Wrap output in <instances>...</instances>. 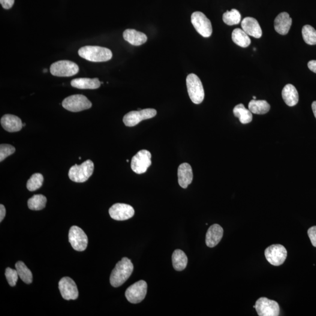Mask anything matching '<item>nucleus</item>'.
I'll return each mask as SVG.
<instances>
[{"label": "nucleus", "mask_w": 316, "mask_h": 316, "mask_svg": "<svg viewBox=\"0 0 316 316\" xmlns=\"http://www.w3.org/2000/svg\"><path fill=\"white\" fill-rule=\"evenodd\" d=\"M134 270V266L128 258H123L116 264L111 273L110 281L111 286L118 288L124 284L130 277Z\"/></svg>", "instance_id": "1"}, {"label": "nucleus", "mask_w": 316, "mask_h": 316, "mask_svg": "<svg viewBox=\"0 0 316 316\" xmlns=\"http://www.w3.org/2000/svg\"><path fill=\"white\" fill-rule=\"evenodd\" d=\"M79 55L87 61L93 62H103L112 58V52L108 48L98 46H86L78 51Z\"/></svg>", "instance_id": "2"}, {"label": "nucleus", "mask_w": 316, "mask_h": 316, "mask_svg": "<svg viewBox=\"0 0 316 316\" xmlns=\"http://www.w3.org/2000/svg\"><path fill=\"white\" fill-rule=\"evenodd\" d=\"M94 168V164L90 159L84 162L80 165H74L69 170V178L74 182H86L92 175Z\"/></svg>", "instance_id": "3"}, {"label": "nucleus", "mask_w": 316, "mask_h": 316, "mask_svg": "<svg viewBox=\"0 0 316 316\" xmlns=\"http://www.w3.org/2000/svg\"><path fill=\"white\" fill-rule=\"evenodd\" d=\"M186 85L190 98L193 103L199 104L204 98V90L202 83L196 74L191 73L186 78Z\"/></svg>", "instance_id": "4"}, {"label": "nucleus", "mask_w": 316, "mask_h": 316, "mask_svg": "<svg viewBox=\"0 0 316 316\" xmlns=\"http://www.w3.org/2000/svg\"><path fill=\"white\" fill-rule=\"evenodd\" d=\"M62 106L72 112H79L89 109L92 103L86 96L82 95H75L69 96L62 101Z\"/></svg>", "instance_id": "5"}, {"label": "nucleus", "mask_w": 316, "mask_h": 316, "mask_svg": "<svg viewBox=\"0 0 316 316\" xmlns=\"http://www.w3.org/2000/svg\"><path fill=\"white\" fill-rule=\"evenodd\" d=\"M79 66L73 62L59 61L50 66L51 74L58 77H71L79 72Z\"/></svg>", "instance_id": "6"}, {"label": "nucleus", "mask_w": 316, "mask_h": 316, "mask_svg": "<svg viewBox=\"0 0 316 316\" xmlns=\"http://www.w3.org/2000/svg\"><path fill=\"white\" fill-rule=\"evenodd\" d=\"M191 22L197 32L203 37H210L212 34V23L203 13L194 12L191 16Z\"/></svg>", "instance_id": "7"}, {"label": "nucleus", "mask_w": 316, "mask_h": 316, "mask_svg": "<svg viewBox=\"0 0 316 316\" xmlns=\"http://www.w3.org/2000/svg\"><path fill=\"white\" fill-rule=\"evenodd\" d=\"M157 112L153 108H146V109L138 111H132L125 114L123 118V122L127 126H134L139 124L143 120L150 119L154 117Z\"/></svg>", "instance_id": "8"}, {"label": "nucleus", "mask_w": 316, "mask_h": 316, "mask_svg": "<svg viewBox=\"0 0 316 316\" xmlns=\"http://www.w3.org/2000/svg\"><path fill=\"white\" fill-rule=\"evenodd\" d=\"M151 164V154L148 150L143 149L133 156L131 167L135 173L143 174L146 172Z\"/></svg>", "instance_id": "9"}, {"label": "nucleus", "mask_w": 316, "mask_h": 316, "mask_svg": "<svg viewBox=\"0 0 316 316\" xmlns=\"http://www.w3.org/2000/svg\"><path fill=\"white\" fill-rule=\"evenodd\" d=\"M265 255L270 264L278 267L285 263L287 257V251L285 246L281 244H273L266 248Z\"/></svg>", "instance_id": "10"}, {"label": "nucleus", "mask_w": 316, "mask_h": 316, "mask_svg": "<svg viewBox=\"0 0 316 316\" xmlns=\"http://www.w3.org/2000/svg\"><path fill=\"white\" fill-rule=\"evenodd\" d=\"M69 243L77 251H83L88 245V238L82 229L77 226H72L69 233Z\"/></svg>", "instance_id": "11"}, {"label": "nucleus", "mask_w": 316, "mask_h": 316, "mask_svg": "<svg viewBox=\"0 0 316 316\" xmlns=\"http://www.w3.org/2000/svg\"><path fill=\"white\" fill-rule=\"evenodd\" d=\"M147 284L146 281H141L135 283L129 287L125 292V297L128 302L137 304L145 299L147 293Z\"/></svg>", "instance_id": "12"}, {"label": "nucleus", "mask_w": 316, "mask_h": 316, "mask_svg": "<svg viewBox=\"0 0 316 316\" xmlns=\"http://www.w3.org/2000/svg\"><path fill=\"white\" fill-rule=\"evenodd\" d=\"M255 306L256 311L260 316H278L280 314L279 304L266 297L260 298Z\"/></svg>", "instance_id": "13"}, {"label": "nucleus", "mask_w": 316, "mask_h": 316, "mask_svg": "<svg viewBox=\"0 0 316 316\" xmlns=\"http://www.w3.org/2000/svg\"><path fill=\"white\" fill-rule=\"evenodd\" d=\"M60 292L66 300H76L79 297V292L76 283L69 277H64L59 282Z\"/></svg>", "instance_id": "14"}, {"label": "nucleus", "mask_w": 316, "mask_h": 316, "mask_svg": "<svg viewBox=\"0 0 316 316\" xmlns=\"http://www.w3.org/2000/svg\"><path fill=\"white\" fill-rule=\"evenodd\" d=\"M111 218L117 221H124L134 216L135 210L131 206L124 203H116L109 209Z\"/></svg>", "instance_id": "15"}, {"label": "nucleus", "mask_w": 316, "mask_h": 316, "mask_svg": "<svg viewBox=\"0 0 316 316\" xmlns=\"http://www.w3.org/2000/svg\"><path fill=\"white\" fill-rule=\"evenodd\" d=\"M242 27L243 31L251 37L260 38L263 31L257 20L252 17H246L242 22Z\"/></svg>", "instance_id": "16"}, {"label": "nucleus", "mask_w": 316, "mask_h": 316, "mask_svg": "<svg viewBox=\"0 0 316 316\" xmlns=\"http://www.w3.org/2000/svg\"><path fill=\"white\" fill-rule=\"evenodd\" d=\"M223 229L220 225L216 224L210 226L207 232L206 236L207 246L210 248L215 247L220 242L222 236H223Z\"/></svg>", "instance_id": "17"}, {"label": "nucleus", "mask_w": 316, "mask_h": 316, "mask_svg": "<svg viewBox=\"0 0 316 316\" xmlns=\"http://www.w3.org/2000/svg\"><path fill=\"white\" fill-rule=\"evenodd\" d=\"M292 20L288 13L284 12L276 17L274 23L275 31L278 34L285 35L290 31Z\"/></svg>", "instance_id": "18"}, {"label": "nucleus", "mask_w": 316, "mask_h": 316, "mask_svg": "<svg viewBox=\"0 0 316 316\" xmlns=\"http://www.w3.org/2000/svg\"><path fill=\"white\" fill-rule=\"evenodd\" d=\"M179 184L183 189H186L191 185L194 174L192 168L189 164L183 163L180 165L177 170Z\"/></svg>", "instance_id": "19"}, {"label": "nucleus", "mask_w": 316, "mask_h": 316, "mask_svg": "<svg viewBox=\"0 0 316 316\" xmlns=\"http://www.w3.org/2000/svg\"><path fill=\"white\" fill-rule=\"evenodd\" d=\"M1 124L5 130L10 132L20 131L23 126L19 117L12 114H5L2 116Z\"/></svg>", "instance_id": "20"}, {"label": "nucleus", "mask_w": 316, "mask_h": 316, "mask_svg": "<svg viewBox=\"0 0 316 316\" xmlns=\"http://www.w3.org/2000/svg\"><path fill=\"white\" fill-rule=\"evenodd\" d=\"M123 38L125 41L134 46H140L145 44L147 40L145 34L132 29H126L123 33Z\"/></svg>", "instance_id": "21"}, {"label": "nucleus", "mask_w": 316, "mask_h": 316, "mask_svg": "<svg viewBox=\"0 0 316 316\" xmlns=\"http://www.w3.org/2000/svg\"><path fill=\"white\" fill-rule=\"evenodd\" d=\"M282 98L288 106L293 107L299 101V94L292 84H288L284 87L282 92Z\"/></svg>", "instance_id": "22"}, {"label": "nucleus", "mask_w": 316, "mask_h": 316, "mask_svg": "<svg viewBox=\"0 0 316 316\" xmlns=\"http://www.w3.org/2000/svg\"><path fill=\"white\" fill-rule=\"evenodd\" d=\"M98 78H77L72 80L71 86L79 89H97L101 86Z\"/></svg>", "instance_id": "23"}, {"label": "nucleus", "mask_w": 316, "mask_h": 316, "mask_svg": "<svg viewBox=\"0 0 316 316\" xmlns=\"http://www.w3.org/2000/svg\"><path fill=\"white\" fill-rule=\"evenodd\" d=\"M188 257L181 249H176L172 255L173 266L177 271L184 270L188 264Z\"/></svg>", "instance_id": "24"}, {"label": "nucleus", "mask_w": 316, "mask_h": 316, "mask_svg": "<svg viewBox=\"0 0 316 316\" xmlns=\"http://www.w3.org/2000/svg\"><path fill=\"white\" fill-rule=\"evenodd\" d=\"M233 113L243 124H248L252 122L253 118L252 113L249 109H246L244 105L243 104L237 105L234 108Z\"/></svg>", "instance_id": "25"}, {"label": "nucleus", "mask_w": 316, "mask_h": 316, "mask_svg": "<svg viewBox=\"0 0 316 316\" xmlns=\"http://www.w3.org/2000/svg\"><path fill=\"white\" fill-rule=\"evenodd\" d=\"M232 40L235 44L243 48L248 47L251 44V40L248 35L240 28L234 30L232 33Z\"/></svg>", "instance_id": "26"}, {"label": "nucleus", "mask_w": 316, "mask_h": 316, "mask_svg": "<svg viewBox=\"0 0 316 316\" xmlns=\"http://www.w3.org/2000/svg\"><path fill=\"white\" fill-rule=\"evenodd\" d=\"M270 106L266 100H252L248 104V109L252 113L265 114L268 113Z\"/></svg>", "instance_id": "27"}, {"label": "nucleus", "mask_w": 316, "mask_h": 316, "mask_svg": "<svg viewBox=\"0 0 316 316\" xmlns=\"http://www.w3.org/2000/svg\"><path fill=\"white\" fill-rule=\"evenodd\" d=\"M16 268L21 280L26 284L32 282V273L22 261H19L16 264Z\"/></svg>", "instance_id": "28"}, {"label": "nucleus", "mask_w": 316, "mask_h": 316, "mask_svg": "<svg viewBox=\"0 0 316 316\" xmlns=\"http://www.w3.org/2000/svg\"><path fill=\"white\" fill-rule=\"evenodd\" d=\"M47 199L45 195L35 194L28 201V206L30 210H41L46 206Z\"/></svg>", "instance_id": "29"}, {"label": "nucleus", "mask_w": 316, "mask_h": 316, "mask_svg": "<svg viewBox=\"0 0 316 316\" xmlns=\"http://www.w3.org/2000/svg\"><path fill=\"white\" fill-rule=\"evenodd\" d=\"M222 20H223L224 23L228 25H237L242 20V16L239 11L236 9H233L231 11L225 12L222 16Z\"/></svg>", "instance_id": "30"}, {"label": "nucleus", "mask_w": 316, "mask_h": 316, "mask_svg": "<svg viewBox=\"0 0 316 316\" xmlns=\"http://www.w3.org/2000/svg\"><path fill=\"white\" fill-rule=\"evenodd\" d=\"M302 36L304 41L307 44L316 45V31L314 27L309 25L303 26Z\"/></svg>", "instance_id": "31"}, {"label": "nucleus", "mask_w": 316, "mask_h": 316, "mask_svg": "<svg viewBox=\"0 0 316 316\" xmlns=\"http://www.w3.org/2000/svg\"><path fill=\"white\" fill-rule=\"evenodd\" d=\"M44 182V176L41 173L32 174L26 183V188L28 191L34 192L40 189Z\"/></svg>", "instance_id": "32"}, {"label": "nucleus", "mask_w": 316, "mask_h": 316, "mask_svg": "<svg viewBox=\"0 0 316 316\" xmlns=\"http://www.w3.org/2000/svg\"><path fill=\"white\" fill-rule=\"evenodd\" d=\"M5 275L9 285L12 287H15L19 277L17 270L11 269L10 267H7L5 269Z\"/></svg>", "instance_id": "33"}, {"label": "nucleus", "mask_w": 316, "mask_h": 316, "mask_svg": "<svg viewBox=\"0 0 316 316\" xmlns=\"http://www.w3.org/2000/svg\"><path fill=\"white\" fill-rule=\"evenodd\" d=\"M16 148L9 144H1L0 146V161L2 162L8 156L13 155Z\"/></svg>", "instance_id": "34"}, {"label": "nucleus", "mask_w": 316, "mask_h": 316, "mask_svg": "<svg viewBox=\"0 0 316 316\" xmlns=\"http://www.w3.org/2000/svg\"><path fill=\"white\" fill-rule=\"evenodd\" d=\"M308 236L312 245L316 247V226H313L309 228L308 231Z\"/></svg>", "instance_id": "35"}, {"label": "nucleus", "mask_w": 316, "mask_h": 316, "mask_svg": "<svg viewBox=\"0 0 316 316\" xmlns=\"http://www.w3.org/2000/svg\"><path fill=\"white\" fill-rule=\"evenodd\" d=\"M15 0H0L2 7L6 10H8L13 7Z\"/></svg>", "instance_id": "36"}, {"label": "nucleus", "mask_w": 316, "mask_h": 316, "mask_svg": "<svg viewBox=\"0 0 316 316\" xmlns=\"http://www.w3.org/2000/svg\"><path fill=\"white\" fill-rule=\"evenodd\" d=\"M308 65L310 70L316 73V61L313 60V61H309Z\"/></svg>", "instance_id": "37"}, {"label": "nucleus", "mask_w": 316, "mask_h": 316, "mask_svg": "<svg viewBox=\"0 0 316 316\" xmlns=\"http://www.w3.org/2000/svg\"><path fill=\"white\" fill-rule=\"evenodd\" d=\"M6 214V210L4 205H0V222H2L4 219Z\"/></svg>", "instance_id": "38"}, {"label": "nucleus", "mask_w": 316, "mask_h": 316, "mask_svg": "<svg viewBox=\"0 0 316 316\" xmlns=\"http://www.w3.org/2000/svg\"><path fill=\"white\" fill-rule=\"evenodd\" d=\"M312 107L313 112H314V115L316 119V101L313 102Z\"/></svg>", "instance_id": "39"}, {"label": "nucleus", "mask_w": 316, "mask_h": 316, "mask_svg": "<svg viewBox=\"0 0 316 316\" xmlns=\"http://www.w3.org/2000/svg\"><path fill=\"white\" fill-rule=\"evenodd\" d=\"M253 99H254V100H255L256 99L255 96H253Z\"/></svg>", "instance_id": "40"}, {"label": "nucleus", "mask_w": 316, "mask_h": 316, "mask_svg": "<svg viewBox=\"0 0 316 316\" xmlns=\"http://www.w3.org/2000/svg\"><path fill=\"white\" fill-rule=\"evenodd\" d=\"M44 72H47V69H45V70H44Z\"/></svg>", "instance_id": "41"}, {"label": "nucleus", "mask_w": 316, "mask_h": 316, "mask_svg": "<svg viewBox=\"0 0 316 316\" xmlns=\"http://www.w3.org/2000/svg\"><path fill=\"white\" fill-rule=\"evenodd\" d=\"M23 126H25V123H24V124H23Z\"/></svg>", "instance_id": "42"}]
</instances>
